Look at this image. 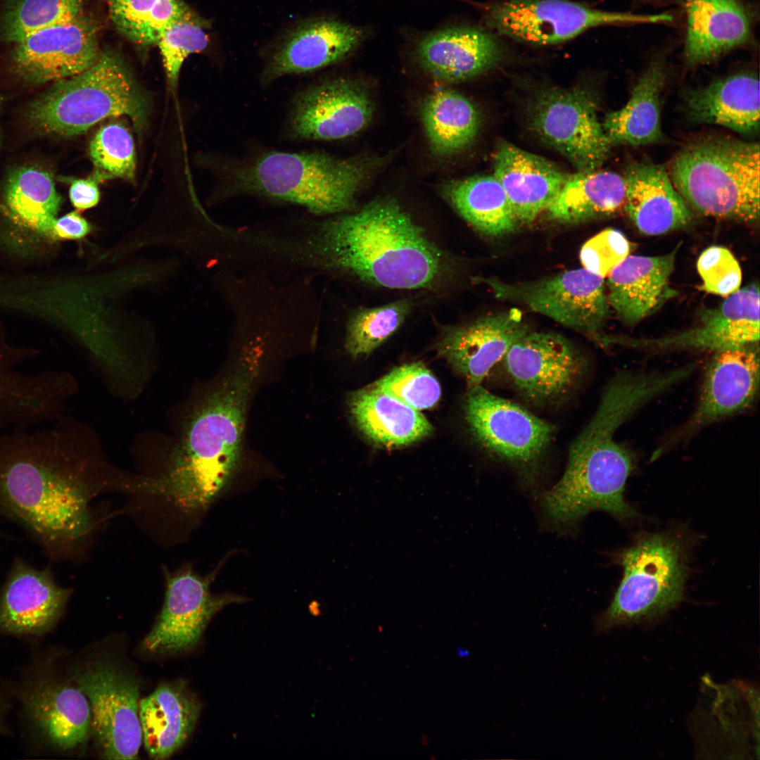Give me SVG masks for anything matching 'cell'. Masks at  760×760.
Segmentation results:
<instances>
[{"instance_id":"cell-1","label":"cell","mask_w":760,"mask_h":760,"mask_svg":"<svg viewBox=\"0 0 760 760\" xmlns=\"http://www.w3.org/2000/svg\"><path fill=\"white\" fill-rule=\"evenodd\" d=\"M294 253L301 268L393 289H432L452 270L448 255L388 197L354 213L301 222Z\"/></svg>"},{"instance_id":"cell-2","label":"cell","mask_w":760,"mask_h":760,"mask_svg":"<svg viewBox=\"0 0 760 760\" xmlns=\"http://www.w3.org/2000/svg\"><path fill=\"white\" fill-rule=\"evenodd\" d=\"M55 429L0 432V505L51 553L90 532L92 493Z\"/></svg>"},{"instance_id":"cell-3","label":"cell","mask_w":760,"mask_h":760,"mask_svg":"<svg viewBox=\"0 0 760 760\" xmlns=\"http://www.w3.org/2000/svg\"><path fill=\"white\" fill-rule=\"evenodd\" d=\"M260 353L247 350L234 371L197 409L165 471L138 483L184 513L206 508L238 467L248 402L260 369Z\"/></svg>"},{"instance_id":"cell-4","label":"cell","mask_w":760,"mask_h":760,"mask_svg":"<svg viewBox=\"0 0 760 760\" xmlns=\"http://www.w3.org/2000/svg\"><path fill=\"white\" fill-rule=\"evenodd\" d=\"M649 400L646 386L631 375L618 373L609 381L596 411L569 448L562 478L542 496V508L554 525L574 526L593 510L619 519L635 515L623 498L633 458L614 436Z\"/></svg>"},{"instance_id":"cell-5","label":"cell","mask_w":760,"mask_h":760,"mask_svg":"<svg viewBox=\"0 0 760 760\" xmlns=\"http://www.w3.org/2000/svg\"><path fill=\"white\" fill-rule=\"evenodd\" d=\"M379 165L376 158H343L320 151L264 149L226 157L217 170L225 197L253 196L295 204L321 217L353 208Z\"/></svg>"},{"instance_id":"cell-6","label":"cell","mask_w":760,"mask_h":760,"mask_svg":"<svg viewBox=\"0 0 760 760\" xmlns=\"http://www.w3.org/2000/svg\"><path fill=\"white\" fill-rule=\"evenodd\" d=\"M759 145L711 137L673 158L669 177L688 206L705 216L746 222L759 218Z\"/></svg>"},{"instance_id":"cell-7","label":"cell","mask_w":760,"mask_h":760,"mask_svg":"<svg viewBox=\"0 0 760 760\" xmlns=\"http://www.w3.org/2000/svg\"><path fill=\"white\" fill-rule=\"evenodd\" d=\"M148 112L146 96L122 58L105 51L84 71L55 82L30 105L28 117L43 134L70 137L120 115L129 117L141 132Z\"/></svg>"},{"instance_id":"cell-8","label":"cell","mask_w":760,"mask_h":760,"mask_svg":"<svg viewBox=\"0 0 760 760\" xmlns=\"http://www.w3.org/2000/svg\"><path fill=\"white\" fill-rule=\"evenodd\" d=\"M619 557L623 578L610 605L595 620L597 632L654 619L683 598L687 566L678 539L645 535Z\"/></svg>"},{"instance_id":"cell-9","label":"cell","mask_w":760,"mask_h":760,"mask_svg":"<svg viewBox=\"0 0 760 760\" xmlns=\"http://www.w3.org/2000/svg\"><path fill=\"white\" fill-rule=\"evenodd\" d=\"M485 24L519 42L539 46L569 40L603 25L671 23L670 13L641 14L593 9L568 0H506L483 10Z\"/></svg>"},{"instance_id":"cell-10","label":"cell","mask_w":760,"mask_h":760,"mask_svg":"<svg viewBox=\"0 0 760 760\" xmlns=\"http://www.w3.org/2000/svg\"><path fill=\"white\" fill-rule=\"evenodd\" d=\"M469 429L493 458L533 475L548 450L555 427L481 385L469 388L464 401Z\"/></svg>"},{"instance_id":"cell-11","label":"cell","mask_w":760,"mask_h":760,"mask_svg":"<svg viewBox=\"0 0 760 760\" xmlns=\"http://www.w3.org/2000/svg\"><path fill=\"white\" fill-rule=\"evenodd\" d=\"M498 298L524 304L568 328L603 343L600 331L609 316L604 278L585 268L561 272L535 281L507 284L477 277Z\"/></svg>"},{"instance_id":"cell-12","label":"cell","mask_w":760,"mask_h":760,"mask_svg":"<svg viewBox=\"0 0 760 760\" xmlns=\"http://www.w3.org/2000/svg\"><path fill=\"white\" fill-rule=\"evenodd\" d=\"M597 101L585 88L552 89L538 95L530 109L536 134L578 172L597 170L612 144L597 116Z\"/></svg>"},{"instance_id":"cell-13","label":"cell","mask_w":760,"mask_h":760,"mask_svg":"<svg viewBox=\"0 0 760 760\" xmlns=\"http://www.w3.org/2000/svg\"><path fill=\"white\" fill-rule=\"evenodd\" d=\"M517 393L536 405L568 398L583 379L588 362L566 338L555 333L528 332L502 360Z\"/></svg>"},{"instance_id":"cell-14","label":"cell","mask_w":760,"mask_h":760,"mask_svg":"<svg viewBox=\"0 0 760 760\" xmlns=\"http://www.w3.org/2000/svg\"><path fill=\"white\" fill-rule=\"evenodd\" d=\"M75 681L89 701L91 729L104 758L137 759L142 733L136 680L99 661L80 671Z\"/></svg>"},{"instance_id":"cell-15","label":"cell","mask_w":760,"mask_h":760,"mask_svg":"<svg viewBox=\"0 0 760 760\" xmlns=\"http://www.w3.org/2000/svg\"><path fill=\"white\" fill-rule=\"evenodd\" d=\"M372 103L353 81L336 77L312 83L293 98L287 117L288 134L298 141H334L364 129Z\"/></svg>"},{"instance_id":"cell-16","label":"cell","mask_w":760,"mask_h":760,"mask_svg":"<svg viewBox=\"0 0 760 760\" xmlns=\"http://www.w3.org/2000/svg\"><path fill=\"white\" fill-rule=\"evenodd\" d=\"M210 578L187 567L165 574L162 610L142 647L153 653L175 654L194 648L211 618L228 604L241 602L236 596H214Z\"/></svg>"},{"instance_id":"cell-17","label":"cell","mask_w":760,"mask_h":760,"mask_svg":"<svg viewBox=\"0 0 760 760\" xmlns=\"http://www.w3.org/2000/svg\"><path fill=\"white\" fill-rule=\"evenodd\" d=\"M15 45L13 70L34 84L77 75L94 65L101 53L99 26L83 13L68 23L37 31Z\"/></svg>"},{"instance_id":"cell-18","label":"cell","mask_w":760,"mask_h":760,"mask_svg":"<svg viewBox=\"0 0 760 760\" xmlns=\"http://www.w3.org/2000/svg\"><path fill=\"white\" fill-rule=\"evenodd\" d=\"M685 17L683 58L691 67L757 46L759 6L747 0H678Z\"/></svg>"},{"instance_id":"cell-19","label":"cell","mask_w":760,"mask_h":760,"mask_svg":"<svg viewBox=\"0 0 760 760\" xmlns=\"http://www.w3.org/2000/svg\"><path fill=\"white\" fill-rule=\"evenodd\" d=\"M365 29L331 18H310L281 38L265 63V83L281 77L310 73L349 56L365 39Z\"/></svg>"},{"instance_id":"cell-20","label":"cell","mask_w":760,"mask_h":760,"mask_svg":"<svg viewBox=\"0 0 760 760\" xmlns=\"http://www.w3.org/2000/svg\"><path fill=\"white\" fill-rule=\"evenodd\" d=\"M529 331L521 312L511 309L450 327L438 349L471 388L481 385L510 347Z\"/></svg>"},{"instance_id":"cell-21","label":"cell","mask_w":760,"mask_h":760,"mask_svg":"<svg viewBox=\"0 0 760 760\" xmlns=\"http://www.w3.org/2000/svg\"><path fill=\"white\" fill-rule=\"evenodd\" d=\"M759 339V291L752 285L727 296L704 315L699 327L670 337L622 338L618 343L654 348H692L720 351L755 343Z\"/></svg>"},{"instance_id":"cell-22","label":"cell","mask_w":760,"mask_h":760,"mask_svg":"<svg viewBox=\"0 0 760 760\" xmlns=\"http://www.w3.org/2000/svg\"><path fill=\"white\" fill-rule=\"evenodd\" d=\"M413 56L432 77L462 82L495 66L503 57L500 42L475 27H454L423 34L413 44Z\"/></svg>"},{"instance_id":"cell-23","label":"cell","mask_w":760,"mask_h":760,"mask_svg":"<svg viewBox=\"0 0 760 760\" xmlns=\"http://www.w3.org/2000/svg\"><path fill=\"white\" fill-rule=\"evenodd\" d=\"M494 171L517 222L523 224L533 222L548 209L570 175L550 160L507 141L498 146Z\"/></svg>"},{"instance_id":"cell-24","label":"cell","mask_w":760,"mask_h":760,"mask_svg":"<svg viewBox=\"0 0 760 760\" xmlns=\"http://www.w3.org/2000/svg\"><path fill=\"white\" fill-rule=\"evenodd\" d=\"M758 350L748 346L717 351L705 372L697 408L687 428L693 430L742 412L759 390Z\"/></svg>"},{"instance_id":"cell-25","label":"cell","mask_w":760,"mask_h":760,"mask_svg":"<svg viewBox=\"0 0 760 760\" xmlns=\"http://www.w3.org/2000/svg\"><path fill=\"white\" fill-rule=\"evenodd\" d=\"M70 593L47 570L34 569L18 559L1 596L0 628L15 633L48 629L61 615Z\"/></svg>"},{"instance_id":"cell-26","label":"cell","mask_w":760,"mask_h":760,"mask_svg":"<svg viewBox=\"0 0 760 760\" xmlns=\"http://www.w3.org/2000/svg\"><path fill=\"white\" fill-rule=\"evenodd\" d=\"M624 209L642 233L659 235L683 228L693 213L675 189L662 165L631 163L626 170Z\"/></svg>"},{"instance_id":"cell-27","label":"cell","mask_w":760,"mask_h":760,"mask_svg":"<svg viewBox=\"0 0 760 760\" xmlns=\"http://www.w3.org/2000/svg\"><path fill=\"white\" fill-rule=\"evenodd\" d=\"M678 248L659 256L628 255L608 274V303L624 323L638 322L673 293L669 279Z\"/></svg>"},{"instance_id":"cell-28","label":"cell","mask_w":760,"mask_h":760,"mask_svg":"<svg viewBox=\"0 0 760 760\" xmlns=\"http://www.w3.org/2000/svg\"><path fill=\"white\" fill-rule=\"evenodd\" d=\"M200 704L184 680L163 683L139 703L142 739L149 756L170 757L195 728Z\"/></svg>"},{"instance_id":"cell-29","label":"cell","mask_w":760,"mask_h":760,"mask_svg":"<svg viewBox=\"0 0 760 760\" xmlns=\"http://www.w3.org/2000/svg\"><path fill=\"white\" fill-rule=\"evenodd\" d=\"M759 80L754 72H740L714 80L685 96L692 121L730 128L743 134L759 129Z\"/></svg>"},{"instance_id":"cell-30","label":"cell","mask_w":760,"mask_h":760,"mask_svg":"<svg viewBox=\"0 0 760 760\" xmlns=\"http://www.w3.org/2000/svg\"><path fill=\"white\" fill-rule=\"evenodd\" d=\"M664 51L652 55L625 106L605 116L602 127L612 145L638 146L662 139L660 97L666 75Z\"/></svg>"},{"instance_id":"cell-31","label":"cell","mask_w":760,"mask_h":760,"mask_svg":"<svg viewBox=\"0 0 760 760\" xmlns=\"http://www.w3.org/2000/svg\"><path fill=\"white\" fill-rule=\"evenodd\" d=\"M61 201L49 172L21 167L8 178L1 209L10 227L18 234L53 240V227Z\"/></svg>"},{"instance_id":"cell-32","label":"cell","mask_w":760,"mask_h":760,"mask_svg":"<svg viewBox=\"0 0 760 760\" xmlns=\"http://www.w3.org/2000/svg\"><path fill=\"white\" fill-rule=\"evenodd\" d=\"M349 407L359 429L379 445H407L427 436L433 430L419 410L374 385L353 393Z\"/></svg>"},{"instance_id":"cell-33","label":"cell","mask_w":760,"mask_h":760,"mask_svg":"<svg viewBox=\"0 0 760 760\" xmlns=\"http://www.w3.org/2000/svg\"><path fill=\"white\" fill-rule=\"evenodd\" d=\"M29 709L44 735L63 749L83 743L91 729L89 703L78 687H39L30 697Z\"/></svg>"},{"instance_id":"cell-34","label":"cell","mask_w":760,"mask_h":760,"mask_svg":"<svg viewBox=\"0 0 760 760\" xmlns=\"http://www.w3.org/2000/svg\"><path fill=\"white\" fill-rule=\"evenodd\" d=\"M442 193L474 229L490 236L514 231L517 220L507 196L494 175H476L445 184Z\"/></svg>"},{"instance_id":"cell-35","label":"cell","mask_w":760,"mask_h":760,"mask_svg":"<svg viewBox=\"0 0 760 760\" xmlns=\"http://www.w3.org/2000/svg\"><path fill=\"white\" fill-rule=\"evenodd\" d=\"M625 199L623 176L597 170L577 172L569 175L547 210L557 220L577 222L613 214L623 208Z\"/></svg>"},{"instance_id":"cell-36","label":"cell","mask_w":760,"mask_h":760,"mask_svg":"<svg viewBox=\"0 0 760 760\" xmlns=\"http://www.w3.org/2000/svg\"><path fill=\"white\" fill-rule=\"evenodd\" d=\"M422 120L430 148L440 156L469 146L479 129V114L464 96L450 89L430 94L422 107Z\"/></svg>"},{"instance_id":"cell-37","label":"cell","mask_w":760,"mask_h":760,"mask_svg":"<svg viewBox=\"0 0 760 760\" xmlns=\"http://www.w3.org/2000/svg\"><path fill=\"white\" fill-rule=\"evenodd\" d=\"M111 21L127 39L140 46L156 45L163 30L192 14L182 0H107Z\"/></svg>"},{"instance_id":"cell-38","label":"cell","mask_w":760,"mask_h":760,"mask_svg":"<svg viewBox=\"0 0 760 760\" xmlns=\"http://www.w3.org/2000/svg\"><path fill=\"white\" fill-rule=\"evenodd\" d=\"M85 0H9L3 12L4 39L16 43L41 30L68 23L82 14Z\"/></svg>"},{"instance_id":"cell-39","label":"cell","mask_w":760,"mask_h":760,"mask_svg":"<svg viewBox=\"0 0 760 760\" xmlns=\"http://www.w3.org/2000/svg\"><path fill=\"white\" fill-rule=\"evenodd\" d=\"M412 307L411 299L403 298L356 311L348 323V352L353 357L372 353L400 328Z\"/></svg>"},{"instance_id":"cell-40","label":"cell","mask_w":760,"mask_h":760,"mask_svg":"<svg viewBox=\"0 0 760 760\" xmlns=\"http://www.w3.org/2000/svg\"><path fill=\"white\" fill-rule=\"evenodd\" d=\"M209 27L208 20L194 12L170 24L160 34L156 45L171 85L176 84L185 59L207 48L209 37L206 30Z\"/></svg>"},{"instance_id":"cell-41","label":"cell","mask_w":760,"mask_h":760,"mask_svg":"<svg viewBox=\"0 0 760 760\" xmlns=\"http://www.w3.org/2000/svg\"><path fill=\"white\" fill-rule=\"evenodd\" d=\"M89 156L97 169L110 177L134 179V143L127 128L113 122L101 127L89 144Z\"/></svg>"},{"instance_id":"cell-42","label":"cell","mask_w":760,"mask_h":760,"mask_svg":"<svg viewBox=\"0 0 760 760\" xmlns=\"http://www.w3.org/2000/svg\"><path fill=\"white\" fill-rule=\"evenodd\" d=\"M374 386L419 411L435 406L441 395L439 382L421 362L396 367Z\"/></svg>"},{"instance_id":"cell-43","label":"cell","mask_w":760,"mask_h":760,"mask_svg":"<svg viewBox=\"0 0 760 760\" xmlns=\"http://www.w3.org/2000/svg\"><path fill=\"white\" fill-rule=\"evenodd\" d=\"M697 268L702 280L703 291L728 296L740 289L742 283L740 266L726 248L713 246L699 255Z\"/></svg>"},{"instance_id":"cell-44","label":"cell","mask_w":760,"mask_h":760,"mask_svg":"<svg viewBox=\"0 0 760 760\" xmlns=\"http://www.w3.org/2000/svg\"><path fill=\"white\" fill-rule=\"evenodd\" d=\"M631 249L630 242L620 231L609 228L583 244L580 259L583 268L604 278L629 255Z\"/></svg>"},{"instance_id":"cell-45","label":"cell","mask_w":760,"mask_h":760,"mask_svg":"<svg viewBox=\"0 0 760 760\" xmlns=\"http://www.w3.org/2000/svg\"><path fill=\"white\" fill-rule=\"evenodd\" d=\"M25 360L20 349L0 344V419L13 408L25 385Z\"/></svg>"},{"instance_id":"cell-46","label":"cell","mask_w":760,"mask_h":760,"mask_svg":"<svg viewBox=\"0 0 760 760\" xmlns=\"http://www.w3.org/2000/svg\"><path fill=\"white\" fill-rule=\"evenodd\" d=\"M110 178L99 170L87 179H72L69 196L72 205L77 210H84L97 205L100 198L99 182Z\"/></svg>"},{"instance_id":"cell-47","label":"cell","mask_w":760,"mask_h":760,"mask_svg":"<svg viewBox=\"0 0 760 760\" xmlns=\"http://www.w3.org/2000/svg\"><path fill=\"white\" fill-rule=\"evenodd\" d=\"M91 232L89 223L77 212L56 218L53 227V240L80 239Z\"/></svg>"},{"instance_id":"cell-48","label":"cell","mask_w":760,"mask_h":760,"mask_svg":"<svg viewBox=\"0 0 760 760\" xmlns=\"http://www.w3.org/2000/svg\"><path fill=\"white\" fill-rule=\"evenodd\" d=\"M638 2L642 4H647L651 5H664L666 4L674 3L676 4L678 0H636Z\"/></svg>"}]
</instances>
